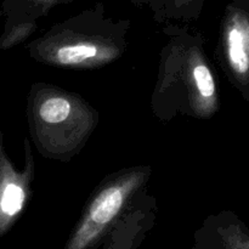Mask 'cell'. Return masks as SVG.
Here are the masks:
<instances>
[{
  "label": "cell",
  "instance_id": "cell-1",
  "mask_svg": "<svg viewBox=\"0 0 249 249\" xmlns=\"http://www.w3.org/2000/svg\"><path fill=\"white\" fill-rule=\"evenodd\" d=\"M135 186V180L129 179L106 187L94 199L74 235L65 249H90L96 243L105 229L123 208L129 192Z\"/></svg>",
  "mask_w": 249,
  "mask_h": 249
},
{
  "label": "cell",
  "instance_id": "cell-2",
  "mask_svg": "<svg viewBox=\"0 0 249 249\" xmlns=\"http://www.w3.org/2000/svg\"><path fill=\"white\" fill-rule=\"evenodd\" d=\"M226 58L238 78L249 75V15L238 6H232L224 27Z\"/></svg>",
  "mask_w": 249,
  "mask_h": 249
},
{
  "label": "cell",
  "instance_id": "cell-3",
  "mask_svg": "<svg viewBox=\"0 0 249 249\" xmlns=\"http://www.w3.org/2000/svg\"><path fill=\"white\" fill-rule=\"evenodd\" d=\"M26 199L24 178L15 172L0 148V237L23 211Z\"/></svg>",
  "mask_w": 249,
  "mask_h": 249
},
{
  "label": "cell",
  "instance_id": "cell-4",
  "mask_svg": "<svg viewBox=\"0 0 249 249\" xmlns=\"http://www.w3.org/2000/svg\"><path fill=\"white\" fill-rule=\"evenodd\" d=\"M104 46L90 40H77L57 46L53 55L56 63L62 66L84 65L95 60Z\"/></svg>",
  "mask_w": 249,
  "mask_h": 249
},
{
  "label": "cell",
  "instance_id": "cell-5",
  "mask_svg": "<svg viewBox=\"0 0 249 249\" xmlns=\"http://www.w3.org/2000/svg\"><path fill=\"white\" fill-rule=\"evenodd\" d=\"M72 105L63 96H50L41 101L38 108V117L45 124H60L70 117Z\"/></svg>",
  "mask_w": 249,
  "mask_h": 249
},
{
  "label": "cell",
  "instance_id": "cell-6",
  "mask_svg": "<svg viewBox=\"0 0 249 249\" xmlns=\"http://www.w3.org/2000/svg\"><path fill=\"white\" fill-rule=\"evenodd\" d=\"M192 78H194L195 87H196L198 96L207 105H214L216 96V88L214 77L208 66L203 62L197 63L192 71Z\"/></svg>",
  "mask_w": 249,
  "mask_h": 249
},
{
  "label": "cell",
  "instance_id": "cell-7",
  "mask_svg": "<svg viewBox=\"0 0 249 249\" xmlns=\"http://www.w3.org/2000/svg\"><path fill=\"white\" fill-rule=\"evenodd\" d=\"M203 0H150L156 10L168 14L195 12Z\"/></svg>",
  "mask_w": 249,
  "mask_h": 249
},
{
  "label": "cell",
  "instance_id": "cell-8",
  "mask_svg": "<svg viewBox=\"0 0 249 249\" xmlns=\"http://www.w3.org/2000/svg\"><path fill=\"white\" fill-rule=\"evenodd\" d=\"M221 249H249V233L240 229H231L223 236Z\"/></svg>",
  "mask_w": 249,
  "mask_h": 249
},
{
  "label": "cell",
  "instance_id": "cell-9",
  "mask_svg": "<svg viewBox=\"0 0 249 249\" xmlns=\"http://www.w3.org/2000/svg\"><path fill=\"white\" fill-rule=\"evenodd\" d=\"M61 1H65V0H5L4 7L7 11H14V10H18L19 7L27 6L34 7L36 10H48L49 7Z\"/></svg>",
  "mask_w": 249,
  "mask_h": 249
},
{
  "label": "cell",
  "instance_id": "cell-10",
  "mask_svg": "<svg viewBox=\"0 0 249 249\" xmlns=\"http://www.w3.org/2000/svg\"><path fill=\"white\" fill-rule=\"evenodd\" d=\"M134 2H150V0H131Z\"/></svg>",
  "mask_w": 249,
  "mask_h": 249
},
{
  "label": "cell",
  "instance_id": "cell-11",
  "mask_svg": "<svg viewBox=\"0 0 249 249\" xmlns=\"http://www.w3.org/2000/svg\"><path fill=\"white\" fill-rule=\"evenodd\" d=\"M0 148H1V146H0Z\"/></svg>",
  "mask_w": 249,
  "mask_h": 249
}]
</instances>
